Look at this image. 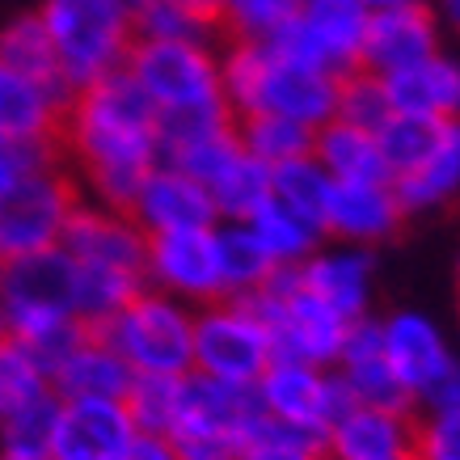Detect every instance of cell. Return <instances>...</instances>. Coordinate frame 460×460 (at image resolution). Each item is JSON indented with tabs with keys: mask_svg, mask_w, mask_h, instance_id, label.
Masks as SVG:
<instances>
[{
	"mask_svg": "<svg viewBox=\"0 0 460 460\" xmlns=\"http://www.w3.org/2000/svg\"><path fill=\"white\" fill-rule=\"evenodd\" d=\"M123 72L144 89V98L156 106V114L228 106L220 84V56L208 42L136 39L123 59Z\"/></svg>",
	"mask_w": 460,
	"mask_h": 460,
	"instance_id": "5",
	"label": "cell"
},
{
	"mask_svg": "<svg viewBox=\"0 0 460 460\" xmlns=\"http://www.w3.org/2000/svg\"><path fill=\"white\" fill-rule=\"evenodd\" d=\"M439 51V26L435 13L414 0V4H397V9H376L367 17V34H363L359 72L367 76H393L402 68H414L422 59Z\"/></svg>",
	"mask_w": 460,
	"mask_h": 460,
	"instance_id": "11",
	"label": "cell"
},
{
	"mask_svg": "<svg viewBox=\"0 0 460 460\" xmlns=\"http://www.w3.org/2000/svg\"><path fill=\"white\" fill-rule=\"evenodd\" d=\"M342 359V385L350 389L355 405H372V410H389V414H410L414 393L393 376L389 359H385V338L380 325L372 321H350L347 342L338 350Z\"/></svg>",
	"mask_w": 460,
	"mask_h": 460,
	"instance_id": "16",
	"label": "cell"
},
{
	"mask_svg": "<svg viewBox=\"0 0 460 460\" xmlns=\"http://www.w3.org/2000/svg\"><path fill=\"white\" fill-rule=\"evenodd\" d=\"M439 9H444V17L460 30V0H439Z\"/></svg>",
	"mask_w": 460,
	"mask_h": 460,
	"instance_id": "42",
	"label": "cell"
},
{
	"mask_svg": "<svg viewBox=\"0 0 460 460\" xmlns=\"http://www.w3.org/2000/svg\"><path fill=\"white\" fill-rule=\"evenodd\" d=\"M131 30L136 39H169V42H203L216 30L186 13L178 0H131Z\"/></svg>",
	"mask_w": 460,
	"mask_h": 460,
	"instance_id": "36",
	"label": "cell"
},
{
	"mask_svg": "<svg viewBox=\"0 0 460 460\" xmlns=\"http://www.w3.org/2000/svg\"><path fill=\"white\" fill-rule=\"evenodd\" d=\"M119 460H173V447L165 439H156V435H136Z\"/></svg>",
	"mask_w": 460,
	"mask_h": 460,
	"instance_id": "40",
	"label": "cell"
},
{
	"mask_svg": "<svg viewBox=\"0 0 460 460\" xmlns=\"http://www.w3.org/2000/svg\"><path fill=\"white\" fill-rule=\"evenodd\" d=\"M59 245L76 262L114 266V270H131V275L148 279V233L123 211L76 203V211L64 224Z\"/></svg>",
	"mask_w": 460,
	"mask_h": 460,
	"instance_id": "12",
	"label": "cell"
},
{
	"mask_svg": "<svg viewBox=\"0 0 460 460\" xmlns=\"http://www.w3.org/2000/svg\"><path fill=\"white\" fill-rule=\"evenodd\" d=\"M367 275H372V258L367 253H321V258L300 262V283L317 300H325L342 321L363 317Z\"/></svg>",
	"mask_w": 460,
	"mask_h": 460,
	"instance_id": "24",
	"label": "cell"
},
{
	"mask_svg": "<svg viewBox=\"0 0 460 460\" xmlns=\"http://www.w3.org/2000/svg\"><path fill=\"white\" fill-rule=\"evenodd\" d=\"M76 203V186L59 169V161L30 169L9 190H0V262L59 245Z\"/></svg>",
	"mask_w": 460,
	"mask_h": 460,
	"instance_id": "7",
	"label": "cell"
},
{
	"mask_svg": "<svg viewBox=\"0 0 460 460\" xmlns=\"http://www.w3.org/2000/svg\"><path fill=\"white\" fill-rule=\"evenodd\" d=\"M422 397L431 402V410H456V405H460V363L452 367V372H444V376L435 380Z\"/></svg>",
	"mask_w": 460,
	"mask_h": 460,
	"instance_id": "39",
	"label": "cell"
},
{
	"mask_svg": "<svg viewBox=\"0 0 460 460\" xmlns=\"http://www.w3.org/2000/svg\"><path fill=\"white\" fill-rule=\"evenodd\" d=\"M220 84L228 111L237 114H279L305 127H325L338 114V84L342 76L317 68H300L275 56L266 42L233 39L220 56Z\"/></svg>",
	"mask_w": 460,
	"mask_h": 460,
	"instance_id": "2",
	"label": "cell"
},
{
	"mask_svg": "<svg viewBox=\"0 0 460 460\" xmlns=\"http://www.w3.org/2000/svg\"><path fill=\"white\" fill-rule=\"evenodd\" d=\"M402 203L389 181H334L330 208H325V233L342 241H385L402 224Z\"/></svg>",
	"mask_w": 460,
	"mask_h": 460,
	"instance_id": "19",
	"label": "cell"
},
{
	"mask_svg": "<svg viewBox=\"0 0 460 460\" xmlns=\"http://www.w3.org/2000/svg\"><path fill=\"white\" fill-rule=\"evenodd\" d=\"M313 156L334 181H393L389 165L376 148V136L342 123V119H330L325 127H317Z\"/></svg>",
	"mask_w": 460,
	"mask_h": 460,
	"instance_id": "26",
	"label": "cell"
},
{
	"mask_svg": "<svg viewBox=\"0 0 460 460\" xmlns=\"http://www.w3.org/2000/svg\"><path fill=\"white\" fill-rule=\"evenodd\" d=\"M363 4L376 13V9H397V4H414V0H363Z\"/></svg>",
	"mask_w": 460,
	"mask_h": 460,
	"instance_id": "44",
	"label": "cell"
},
{
	"mask_svg": "<svg viewBox=\"0 0 460 460\" xmlns=\"http://www.w3.org/2000/svg\"><path fill=\"white\" fill-rule=\"evenodd\" d=\"M208 195L216 203V216H224V220H233V224H245L262 203H270V169L262 161H253L250 153H241L208 186Z\"/></svg>",
	"mask_w": 460,
	"mask_h": 460,
	"instance_id": "30",
	"label": "cell"
},
{
	"mask_svg": "<svg viewBox=\"0 0 460 460\" xmlns=\"http://www.w3.org/2000/svg\"><path fill=\"white\" fill-rule=\"evenodd\" d=\"M367 17H372V9L363 0H305L300 13L266 47L300 68L347 76V72H359Z\"/></svg>",
	"mask_w": 460,
	"mask_h": 460,
	"instance_id": "6",
	"label": "cell"
},
{
	"mask_svg": "<svg viewBox=\"0 0 460 460\" xmlns=\"http://www.w3.org/2000/svg\"><path fill=\"white\" fill-rule=\"evenodd\" d=\"M389 114H393V106H389V93H385V81H380V76H367V72H347V76H342L334 119L376 136L380 123H385Z\"/></svg>",
	"mask_w": 460,
	"mask_h": 460,
	"instance_id": "37",
	"label": "cell"
},
{
	"mask_svg": "<svg viewBox=\"0 0 460 460\" xmlns=\"http://www.w3.org/2000/svg\"><path fill=\"white\" fill-rule=\"evenodd\" d=\"M393 114H419L435 123H456L460 119V59L439 56L422 59L414 68H402L385 76Z\"/></svg>",
	"mask_w": 460,
	"mask_h": 460,
	"instance_id": "18",
	"label": "cell"
},
{
	"mask_svg": "<svg viewBox=\"0 0 460 460\" xmlns=\"http://www.w3.org/2000/svg\"><path fill=\"white\" fill-rule=\"evenodd\" d=\"M131 380H136V372L127 367L123 355L114 347H106V342L84 325V342L51 372L47 385L59 393V402H81V397L123 402V393L131 389Z\"/></svg>",
	"mask_w": 460,
	"mask_h": 460,
	"instance_id": "20",
	"label": "cell"
},
{
	"mask_svg": "<svg viewBox=\"0 0 460 460\" xmlns=\"http://www.w3.org/2000/svg\"><path fill=\"white\" fill-rule=\"evenodd\" d=\"M72 288H76V262H72V253L64 245L9 258L0 266L4 334L26 338L42 325L72 317Z\"/></svg>",
	"mask_w": 460,
	"mask_h": 460,
	"instance_id": "8",
	"label": "cell"
},
{
	"mask_svg": "<svg viewBox=\"0 0 460 460\" xmlns=\"http://www.w3.org/2000/svg\"><path fill=\"white\" fill-rule=\"evenodd\" d=\"M89 330L119 350L136 376H190L195 367V321L148 288L136 300H127L111 321Z\"/></svg>",
	"mask_w": 460,
	"mask_h": 460,
	"instance_id": "4",
	"label": "cell"
},
{
	"mask_svg": "<svg viewBox=\"0 0 460 460\" xmlns=\"http://www.w3.org/2000/svg\"><path fill=\"white\" fill-rule=\"evenodd\" d=\"M178 389L181 376H136L131 389L123 393V410L136 435H156L169 439L173 422H178Z\"/></svg>",
	"mask_w": 460,
	"mask_h": 460,
	"instance_id": "32",
	"label": "cell"
},
{
	"mask_svg": "<svg viewBox=\"0 0 460 460\" xmlns=\"http://www.w3.org/2000/svg\"><path fill=\"white\" fill-rule=\"evenodd\" d=\"M59 410H64V402H59L56 389H47V393H39V397H30L26 405L9 410V414L0 419V439H4V447H13V452H47L51 435H56Z\"/></svg>",
	"mask_w": 460,
	"mask_h": 460,
	"instance_id": "34",
	"label": "cell"
},
{
	"mask_svg": "<svg viewBox=\"0 0 460 460\" xmlns=\"http://www.w3.org/2000/svg\"><path fill=\"white\" fill-rule=\"evenodd\" d=\"M410 414H389L372 405H350L325 431V452L334 460H405L410 452Z\"/></svg>",
	"mask_w": 460,
	"mask_h": 460,
	"instance_id": "21",
	"label": "cell"
},
{
	"mask_svg": "<svg viewBox=\"0 0 460 460\" xmlns=\"http://www.w3.org/2000/svg\"><path fill=\"white\" fill-rule=\"evenodd\" d=\"M59 119H64V106L56 98H47L39 84L22 81L17 72L0 64V136L4 140L59 144Z\"/></svg>",
	"mask_w": 460,
	"mask_h": 460,
	"instance_id": "25",
	"label": "cell"
},
{
	"mask_svg": "<svg viewBox=\"0 0 460 460\" xmlns=\"http://www.w3.org/2000/svg\"><path fill=\"white\" fill-rule=\"evenodd\" d=\"M305 0H224L220 30L245 42H270L296 13Z\"/></svg>",
	"mask_w": 460,
	"mask_h": 460,
	"instance_id": "35",
	"label": "cell"
},
{
	"mask_svg": "<svg viewBox=\"0 0 460 460\" xmlns=\"http://www.w3.org/2000/svg\"><path fill=\"white\" fill-rule=\"evenodd\" d=\"M59 148L76 161L102 208L131 216L136 190L161 161L156 106L123 68L76 89L59 119Z\"/></svg>",
	"mask_w": 460,
	"mask_h": 460,
	"instance_id": "1",
	"label": "cell"
},
{
	"mask_svg": "<svg viewBox=\"0 0 460 460\" xmlns=\"http://www.w3.org/2000/svg\"><path fill=\"white\" fill-rule=\"evenodd\" d=\"M39 22L72 89L119 72L136 42L131 0H42Z\"/></svg>",
	"mask_w": 460,
	"mask_h": 460,
	"instance_id": "3",
	"label": "cell"
},
{
	"mask_svg": "<svg viewBox=\"0 0 460 460\" xmlns=\"http://www.w3.org/2000/svg\"><path fill=\"white\" fill-rule=\"evenodd\" d=\"M380 338H385V359H389L393 376L402 380L414 397H422L444 372L456 367L439 330L427 317H419V313H402L389 325H380Z\"/></svg>",
	"mask_w": 460,
	"mask_h": 460,
	"instance_id": "17",
	"label": "cell"
},
{
	"mask_svg": "<svg viewBox=\"0 0 460 460\" xmlns=\"http://www.w3.org/2000/svg\"><path fill=\"white\" fill-rule=\"evenodd\" d=\"M216 250H220V279H224V300L258 292L270 279V253L258 245V237L250 233V224H228L216 228Z\"/></svg>",
	"mask_w": 460,
	"mask_h": 460,
	"instance_id": "29",
	"label": "cell"
},
{
	"mask_svg": "<svg viewBox=\"0 0 460 460\" xmlns=\"http://www.w3.org/2000/svg\"><path fill=\"white\" fill-rule=\"evenodd\" d=\"M0 266H4V262H0ZM0 334H4V308H0Z\"/></svg>",
	"mask_w": 460,
	"mask_h": 460,
	"instance_id": "45",
	"label": "cell"
},
{
	"mask_svg": "<svg viewBox=\"0 0 460 460\" xmlns=\"http://www.w3.org/2000/svg\"><path fill=\"white\" fill-rule=\"evenodd\" d=\"M405 460H460V405L435 410L427 422H414Z\"/></svg>",
	"mask_w": 460,
	"mask_h": 460,
	"instance_id": "38",
	"label": "cell"
},
{
	"mask_svg": "<svg viewBox=\"0 0 460 460\" xmlns=\"http://www.w3.org/2000/svg\"><path fill=\"white\" fill-rule=\"evenodd\" d=\"M250 233L258 237V245H262L266 253H270V262L275 266H296L305 262V253L317 245V228H308L300 216H292V211L283 208V203H262V208L253 211L250 220Z\"/></svg>",
	"mask_w": 460,
	"mask_h": 460,
	"instance_id": "31",
	"label": "cell"
},
{
	"mask_svg": "<svg viewBox=\"0 0 460 460\" xmlns=\"http://www.w3.org/2000/svg\"><path fill=\"white\" fill-rule=\"evenodd\" d=\"M330 190H334V178L321 169L317 156H305V161H288V165L270 169V199L283 203V208L300 216L308 228L325 233V208H330Z\"/></svg>",
	"mask_w": 460,
	"mask_h": 460,
	"instance_id": "28",
	"label": "cell"
},
{
	"mask_svg": "<svg viewBox=\"0 0 460 460\" xmlns=\"http://www.w3.org/2000/svg\"><path fill=\"white\" fill-rule=\"evenodd\" d=\"M237 140L253 161H262L266 169H279V165H288V161L313 156L317 131L305 123H292V119H279V114H241Z\"/></svg>",
	"mask_w": 460,
	"mask_h": 460,
	"instance_id": "27",
	"label": "cell"
},
{
	"mask_svg": "<svg viewBox=\"0 0 460 460\" xmlns=\"http://www.w3.org/2000/svg\"><path fill=\"white\" fill-rule=\"evenodd\" d=\"M131 220L153 237V233H181V228H216L220 216H216L211 195L195 178H186L169 165H156L136 190Z\"/></svg>",
	"mask_w": 460,
	"mask_h": 460,
	"instance_id": "15",
	"label": "cell"
},
{
	"mask_svg": "<svg viewBox=\"0 0 460 460\" xmlns=\"http://www.w3.org/2000/svg\"><path fill=\"white\" fill-rule=\"evenodd\" d=\"M181 9H186V13H195L199 22H208L211 30H216V34H224L220 30V13H224V0H178Z\"/></svg>",
	"mask_w": 460,
	"mask_h": 460,
	"instance_id": "41",
	"label": "cell"
},
{
	"mask_svg": "<svg viewBox=\"0 0 460 460\" xmlns=\"http://www.w3.org/2000/svg\"><path fill=\"white\" fill-rule=\"evenodd\" d=\"M0 64L9 72H17L22 81L39 84L47 98H56L68 111L76 89H72L64 68H59V56L51 47V39H47V30H42L39 13H22L0 26Z\"/></svg>",
	"mask_w": 460,
	"mask_h": 460,
	"instance_id": "22",
	"label": "cell"
},
{
	"mask_svg": "<svg viewBox=\"0 0 460 460\" xmlns=\"http://www.w3.org/2000/svg\"><path fill=\"white\" fill-rule=\"evenodd\" d=\"M195 367L199 376H211L220 385H241L253 389L275 363L270 334L241 300H216V305L195 317Z\"/></svg>",
	"mask_w": 460,
	"mask_h": 460,
	"instance_id": "9",
	"label": "cell"
},
{
	"mask_svg": "<svg viewBox=\"0 0 460 460\" xmlns=\"http://www.w3.org/2000/svg\"><path fill=\"white\" fill-rule=\"evenodd\" d=\"M136 439V427L127 419L123 402H64L56 422V435L47 444L51 460H119L127 444Z\"/></svg>",
	"mask_w": 460,
	"mask_h": 460,
	"instance_id": "14",
	"label": "cell"
},
{
	"mask_svg": "<svg viewBox=\"0 0 460 460\" xmlns=\"http://www.w3.org/2000/svg\"><path fill=\"white\" fill-rule=\"evenodd\" d=\"M148 279L190 300H224L216 228H181L148 237Z\"/></svg>",
	"mask_w": 460,
	"mask_h": 460,
	"instance_id": "13",
	"label": "cell"
},
{
	"mask_svg": "<svg viewBox=\"0 0 460 460\" xmlns=\"http://www.w3.org/2000/svg\"><path fill=\"white\" fill-rule=\"evenodd\" d=\"M439 127L435 119H419V114H389L376 131V148L389 165V178H402L419 165L422 156L435 148L439 140Z\"/></svg>",
	"mask_w": 460,
	"mask_h": 460,
	"instance_id": "33",
	"label": "cell"
},
{
	"mask_svg": "<svg viewBox=\"0 0 460 460\" xmlns=\"http://www.w3.org/2000/svg\"><path fill=\"white\" fill-rule=\"evenodd\" d=\"M4 460H51L47 452H13V447H4Z\"/></svg>",
	"mask_w": 460,
	"mask_h": 460,
	"instance_id": "43",
	"label": "cell"
},
{
	"mask_svg": "<svg viewBox=\"0 0 460 460\" xmlns=\"http://www.w3.org/2000/svg\"><path fill=\"white\" fill-rule=\"evenodd\" d=\"M253 389H258V402L270 419L308 427V431H330L355 405L347 385L325 380L313 363H270Z\"/></svg>",
	"mask_w": 460,
	"mask_h": 460,
	"instance_id": "10",
	"label": "cell"
},
{
	"mask_svg": "<svg viewBox=\"0 0 460 460\" xmlns=\"http://www.w3.org/2000/svg\"><path fill=\"white\" fill-rule=\"evenodd\" d=\"M393 195L402 203V211H427L439 208L444 199H452L460 190V119L439 127V140L419 165L393 178Z\"/></svg>",
	"mask_w": 460,
	"mask_h": 460,
	"instance_id": "23",
	"label": "cell"
},
{
	"mask_svg": "<svg viewBox=\"0 0 460 460\" xmlns=\"http://www.w3.org/2000/svg\"><path fill=\"white\" fill-rule=\"evenodd\" d=\"M317 460H334V456H330V452H321V456Z\"/></svg>",
	"mask_w": 460,
	"mask_h": 460,
	"instance_id": "46",
	"label": "cell"
}]
</instances>
